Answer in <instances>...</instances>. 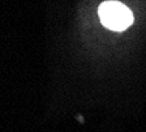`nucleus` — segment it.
I'll return each instance as SVG.
<instances>
[{"label": "nucleus", "mask_w": 146, "mask_h": 132, "mask_svg": "<svg viewBox=\"0 0 146 132\" xmlns=\"http://www.w3.org/2000/svg\"><path fill=\"white\" fill-rule=\"evenodd\" d=\"M98 15L102 24L107 29L123 31L133 22V13L119 1H104L98 8Z\"/></svg>", "instance_id": "nucleus-1"}]
</instances>
